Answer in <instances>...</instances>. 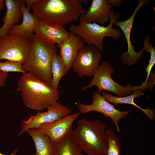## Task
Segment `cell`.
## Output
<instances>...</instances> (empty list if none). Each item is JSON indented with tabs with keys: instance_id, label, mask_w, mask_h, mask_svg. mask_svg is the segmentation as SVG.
I'll list each match as a JSON object with an SVG mask.
<instances>
[{
	"instance_id": "obj_1",
	"label": "cell",
	"mask_w": 155,
	"mask_h": 155,
	"mask_svg": "<svg viewBox=\"0 0 155 155\" xmlns=\"http://www.w3.org/2000/svg\"><path fill=\"white\" fill-rule=\"evenodd\" d=\"M31 9L39 21L64 27L87 11L79 0H39Z\"/></svg>"
},
{
	"instance_id": "obj_2",
	"label": "cell",
	"mask_w": 155,
	"mask_h": 155,
	"mask_svg": "<svg viewBox=\"0 0 155 155\" xmlns=\"http://www.w3.org/2000/svg\"><path fill=\"white\" fill-rule=\"evenodd\" d=\"M22 101L30 109L42 111L59 100L60 93L29 72L23 73L18 81Z\"/></svg>"
},
{
	"instance_id": "obj_3",
	"label": "cell",
	"mask_w": 155,
	"mask_h": 155,
	"mask_svg": "<svg viewBox=\"0 0 155 155\" xmlns=\"http://www.w3.org/2000/svg\"><path fill=\"white\" fill-rule=\"evenodd\" d=\"M107 124L100 121L79 120L71 136L87 155H105L108 142L105 129Z\"/></svg>"
},
{
	"instance_id": "obj_4",
	"label": "cell",
	"mask_w": 155,
	"mask_h": 155,
	"mask_svg": "<svg viewBox=\"0 0 155 155\" xmlns=\"http://www.w3.org/2000/svg\"><path fill=\"white\" fill-rule=\"evenodd\" d=\"M55 45L43 41L34 34L30 41V46L26 62L22 68L47 84L51 86L52 77V60L57 53Z\"/></svg>"
},
{
	"instance_id": "obj_5",
	"label": "cell",
	"mask_w": 155,
	"mask_h": 155,
	"mask_svg": "<svg viewBox=\"0 0 155 155\" xmlns=\"http://www.w3.org/2000/svg\"><path fill=\"white\" fill-rule=\"evenodd\" d=\"M83 15H81L79 18V24L71 25L68 30L79 36L88 45L96 46L101 53L104 52V38L105 37H109L116 40L121 36L122 31L113 27L114 22L119 16V13H115L113 9L111 10L110 22L106 26L95 23L87 22Z\"/></svg>"
},
{
	"instance_id": "obj_6",
	"label": "cell",
	"mask_w": 155,
	"mask_h": 155,
	"mask_svg": "<svg viewBox=\"0 0 155 155\" xmlns=\"http://www.w3.org/2000/svg\"><path fill=\"white\" fill-rule=\"evenodd\" d=\"M115 71V69L108 62L103 61L94 73L92 81L88 85L82 87V90L95 86L100 92L102 90H107L116 94L119 97H123L130 95L132 91L141 90L140 86H132L131 84H128L123 86L116 82L111 76Z\"/></svg>"
},
{
	"instance_id": "obj_7",
	"label": "cell",
	"mask_w": 155,
	"mask_h": 155,
	"mask_svg": "<svg viewBox=\"0 0 155 155\" xmlns=\"http://www.w3.org/2000/svg\"><path fill=\"white\" fill-rule=\"evenodd\" d=\"M30 46V41L20 35L8 34L0 38V61L6 59L26 62Z\"/></svg>"
},
{
	"instance_id": "obj_8",
	"label": "cell",
	"mask_w": 155,
	"mask_h": 155,
	"mask_svg": "<svg viewBox=\"0 0 155 155\" xmlns=\"http://www.w3.org/2000/svg\"><path fill=\"white\" fill-rule=\"evenodd\" d=\"M101 53L94 46H85L78 51L71 67L80 78L93 77L100 65Z\"/></svg>"
},
{
	"instance_id": "obj_9",
	"label": "cell",
	"mask_w": 155,
	"mask_h": 155,
	"mask_svg": "<svg viewBox=\"0 0 155 155\" xmlns=\"http://www.w3.org/2000/svg\"><path fill=\"white\" fill-rule=\"evenodd\" d=\"M91 104H86L82 102L78 104L77 107L79 112L83 114L92 111L100 113L105 117L110 118L116 126L117 132H120L118 122L121 119L126 118L131 111H121L117 109L114 106L105 100L99 91L93 92Z\"/></svg>"
},
{
	"instance_id": "obj_10",
	"label": "cell",
	"mask_w": 155,
	"mask_h": 155,
	"mask_svg": "<svg viewBox=\"0 0 155 155\" xmlns=\"http://www.w3.org/2000/svg\"><path fill=\"white\" fill-rule=\"evenodd\" d=\"M46 109L47 111L44 112L37 111L35 115L30 113L28 120H22L20 124L21 130L18 135L20 136L29 129L38 128L42 124L54 122L70 114L72 111L69 107L63 105L59 100Z\"/></svg>"
},
{
	"instance_id": "obj_11",
	"label": "cell",
	"mask_w": 155,
	"mask_h": 155,
	"mask_svg": "<svg viewBox=\"0 0 155 155\" xmlns=\"http://www.w3.org/2000/svg\"><path fill=\"white\" fill-rule=\"evenodd\" d=\"M149 2L148 0H140L131 16L124 21H115L113 24L119 27L125 37L127 45V51L121 54L120 58L124 64L132 66L141 59L143 56L144 48L140 51L136 52L131 40V34L132 27L135 15L143 6Z\"/></svg>"
},
{
	"instance_id": "obj_12",
	"label": "cell",
	"mask_w": 155,
	"mask_h": 155,
	"mask_svg": "<svg viewBox=\"0 0 155 155\" xmlns=\"http://www.w3.org/2000/svg\"><path fill=\"white\" fill-rule=\"evenodd\" d=\"M80 114L68 115L54 122L42 124L38 128L48 136L53 144L57 143L71 135L73 123Z\"/></svg>"
},
{
	"instance_id": "obj_13",
	"label": "cell",
	"mask_w": 155,
	"mask_h": 155,
	"mask_svg": "<svg viewBox=\"0 0 155 155\" xmlns=\"http://www.w3.org/2000/svg\"><path fill=\"white\" fill-rule=\"evenodd\" d=\"M34 34L46 42L55 45L60 44L66 40L69 32L64 27L39 21Z\"/></svg>"
},
{
	"instance_id": "obj_14",
	"label": "cell",
	"mask_w": 155,
	"mask_h": 155,
	"mask_svg": "<svg viewBox=\"0 0 155 155\" xmlns=\"http://www.w3.org/2000/svg\"><path fill=\"white\" fill-rule=\"evenodd\" d=\"M84 46V43L80 37L70 32L66 40L57 44V46L60 48L59 55L68 72L72 67L78 51Z\"/></svg>"
},
{
	"instance_id": "obj_15",
	"label": "cell",
	"mask_w": 155,
	"mask_h": 155,
	"mask_svg": "<svg viewBox=\"0 0 155 155\" xmlns=\"http://www.w3.org/2000/svg\"><path fill=\"white\" fill-rule=\"evenodd\" d=\"M113 6L110 0H93L88 10L83 15L87 22L104 24L110 19Z\"/></svg>"
},
{
	"instance_id": "obj_16",
	"label": "cell",
	"mask_w": 155,
	"mask_h": 155,
	"mask_svg": "<svg viewBox=\"0 0 155 155\" xmlns=\"http://www.w3.org/2000/svg\"><path fill=\"white\" fill-rule=\"evenodd\" d=\"M20 1L21 8L23 14L22 22L20 24L13 25L9 31L8 34L20 35L30 41L39 20L26 8L23 0H20Z\"/></svg>"
},
{
	"instance_id": "obj_17",
	"label": "cell",
	"mask_w": 155,
	"mask_h": 155,
	"mask_svg": "<svg viewBox=\"0 0 155 155\" xmlns=\"http://www.w3.org/2000/svg\"><path fill=\"white\" fill-rule=\"evenodd\" d=\"M20 0H5L7 11L2 18L3 24L0 28V38L8 34L15 25L19 24L22 18Z\"/></svg>"
},
{
	"instance_id": "obj_18",
	"label": "cell",
	"mask_w": 155,
	"mask_h": 155,
	"mask_svg": "<svg viewBox=\"0 0 155 155\" xmlns=\"http://www.w3.org/2000/svg\"><path fill=\"white\" fill-rule=\"evenodd\" d=\"M31 137L34 143V155H53V144L49 137L39 129L34 128L26 132Z\"/></svg>"
},
{
	"instance_id": "obj_19",
	"label": "cell",
	"mask_w": 155,
	"mask_h": 155,
	"mask_svg": "<svg viewBox=\"0 0 155 155\" xmlns=\"http://www.w3.org/2000/svg\"><path fill=\"white\" fill-rule=\"evenodd\" d=\"M144 93L142 90L138 89L134 91L132 94L127 96L119 97L114 96L109 93L103 92L102 96L109 102L116 105L119 104H132L142 111L152 121L155 120L154 111L153 109L146 108H143L136 104L134 102L135 98L143 96Z\"/></svg>"
},
{
	"instance_id": "obj_20",
	"label": "cell",
	"mask_w": 155,
	"mask_h": 155,
	"mask_svg": "<svg viewBox=\"0 0 155 155\" xmlns=\"http://www.w3.org/2000/svg\"><path fill=\"white\" fill-rule=\"evenodd\" d=\"M82 151L71 135L53 144V155H84Z\"/></svg>"
},
{
	"instance_id": "obj_21",
	"label": "cell",
	"mask_w": 155,
	"mask_h": 155,
	"mask_svg": "<svg viewBox=\"0 0 155 155\" xmlns=\"http://www.w3.org/2000/svg\"><path fill=\"white\" fill-rule=\"evenodd\" d=\"M51 71L52 79L51 86L54 88L58 90L61 78L68 72L62 58L57 53H55L53 57Z\"/></svg>"
},
{
	"instance_id": "obj_22",
	"label": "cell",
	"mask_w": 155,
	"mask_h": 155,
	"mask_svg": "<svg viewBox=\"0 0 155 155\" xmlns=\"http://www.w3.org/2000/svg\"><path fill=\"white\" fill-rule=\"evenodd\" d=\"M108 142V147L105 155H121L120 140L111 129L105 131Z\"/></svg>"
},
{
	"instance_id": "obj_23",
	"label": "cell",
	"mask_w": 155,
	"mask_h": 155,
	"mask_svg": "<svg viewBox=\"0 0 155 155\" xmlns=\"http://www.w3.org/2000/svg\"><path fill=\"white\" fill-rule=\"evenodd\" d=\"M150 36L148 35L145 38L143 42L144 50L149 53L150 55L148 65L145 70L147 73V76L145 81L143 82L145 84H147V81L150 75L151 71L155 64V47L153 46L152 44L150 42Z\"/></svg>"
},
{
	"instance_id": "obj_24",
	"label": "cell",
	"mask_w": 155,
	"mask_h": 155,
	"mask_svg": "<svg viewBox=\"0 0 155 155\" xmlns=\"http://www.w3.org/2000/svg\"><path fill=\"white\" fill-rule=\"evenodd\" d=\"M21 63L14 61L7 60L4 62L0 61V71L9 73L19 72L22 74L26 72L22 68Z\"/></svg>"
},
{
	"instance_id": "obj_25",
	"label": "cell",
	"mask_w": 155,
	"mask_h": 155,
	"mask_svg": "<svg viewBox=\"0 0 155 155\" xmlns=\"http://www.w3.org/2000/svg\"><path fill=\"white\" fill-rule=\"evenodd\" d=\"M8 76V73L0 71V87L5 86V83Z\"/></svg>"
},
{
	"instance_id": "obj_26",
	"label": "cell",
	"mask_w": 155,
	"mask_h": 155,
	"mask_svg": "<svg viewBox=\"0 0 155 155\" xmlns=\"http://www.w3.org/2000/svg\"><path fill=\"white\" fill-rule=\"evenodd\" d=\"M39 0H23V2L26 5V8L30 11L32 7L37 3Z\"/></svg>"
},
{
	"instance_id": "obj_27",
	"label": "cell",
	"mask_w": 155,
	"mask_h": 155,
	"mask_svg": "<svg viewBox=\"0 0 155 155\" xmlns=\"http://www.w3.org/2000/svg\"><path fill=\"white\" fill-rule=\"evenodd\" d=\"M111 2L113 4V6L118 7L120 6L121 3V0H110Z\"/></svg>"
},
{
	"instance_id": "obj_28",
	"label": "cell",
	"mask_w": 155,
	"mask_h": 155,
	"mask_svg": "<svg viewBox=\"0 0 155 155\" xmlns=\"http://www.w3.org/2000/svg\"><path fill=\"white\" fill-rule=\"evenodd\" d=\"M5 5V0H0V12L3 9Z\"/></svg>"
},
{
	"instance_id": "obj_29",
	"label": "cell",
	"mask_w": 155,
	"mask_h": 155,
	"mask_svg": "<svg viewBox=\"0 0 155 155\" xmlns=\"http://www.w3.org/2000/svg\"><path fill=\"white\" fill-rule=\"evenodd\" d=\"M19 149L18 147L16 148L12 153L9 154H4L0 153V155H16Z\"/></svg>"
},
{
	"instance_id": "obj_30",
	"label": "cell",
	"mask_w": 155,
	"mask_h": 155,
	"mask_svg": "<svg viewBox=\"0 0 155 155\" xmlns=\"http://www.w3.org/2000/svg\"><path fill=\"white\" fill-rule=\"evenodd\" d=\"M80 2V3L82 4V3L85 4H87L88 3V0H79Z\"/></svg>"
}]
</instances>
